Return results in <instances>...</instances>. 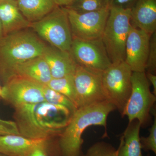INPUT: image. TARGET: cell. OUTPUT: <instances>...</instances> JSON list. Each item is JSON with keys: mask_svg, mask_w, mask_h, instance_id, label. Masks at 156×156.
I'll return each instance as SVG.
<instances>
[{"mask_svg": "<svg viewBox=\"0 0 156 156\" xmlns=\"http://www.w3.org/2000/svg\"><path fill=\"white\" fill-rule=\"evenodd\" d=\"M2 88L0 87V98L1 97V95H2Z\"/></svg>", "mask_w": 156, "mask_h": 156, "instance_id": "32", "label": "cell"}, {"mask_svg": "<svg viewBox=\"0 0 156 156\" xmlns=\"http://www.w3.org/2000/svg\"><path fill=\"white\" fill-rule=\"evenodd\" d=\"M149 82L153 87V94L156 95V75L151 73L145 72Z\"/></svg>", "mask_w": 156, "mask_h": 156, "instance_id": "29", "label": "cell"}, {"mask_svg": "<svg viewBox=\"0 0 156 156\" xmlns=\"http://www.w3.org/2000/svg\"><path fill=\"white\" fill-rule=\"evenodd\" d=\"M84 156H119L118 149L105 142L95 143L88 149Z\"/></svg>", "mask_w": 156, "mask_h": 156, "instance_id": "23", "label": "cell"}, {"mask_svg": "<svg viewBox=\"0 0 156 156\" xmlns=\"http://www.w3.org/2000/svg\"><path fill=\"white\" fill-rule=\"evenodd\" d=\"M131 27V9H110L101 39L112 64L125 61L126 41Z\"/></svg>", "mask_w": 156, "mask_h": 156, "instance_id": "4", "label": "cell"}, {"mask_svg": "<svg viewBox=\"0 0 156 156\" xmlns=\"http://www.w3.org/2000/svg\"><path fill=\"white\" fill-rule=\"evenodd\" d=\"M103 71L77 64L73 75L77 108L106 101L102 87Z\"/></svg>", "mask_w": 156, "mask_h": 156, "instance_id": "8", "label": "cell"}, {"mask_svg": "<svg viewBox=\"0 0 156 156\" xmlns=\"http://www.w3.org/2000/svg\"><path fill=\"white\" fill-rule=\"evenodd\" d=\"M57 6L60 7H66L69 5L74 0H54Z\"/></svg>", "mask_w": 156, "mask_h": 156, "instance_id": "30", "label": "cell"}, {"mask_svg": "<svg viewBox=\"0 0 156 156\" xmlns=\"http://www.w3.org/2000/svg\"><path fill=\"white\" fill-rule=\"evenodd\" d=\"M151 113L153 115L154 120L151 127L150 128L149 135L147 137H140L141 148L145 151H151L156 154V112L155 108H152Z\"/></svg>", "mask_w": 156, "mask_h": 156, "instance_id": "24", "label": "cell"}, {"mask_svg": "<svg viewBox=\"0 0 156 156\" xmlns=\"http://www.w3.org/2000/svg\"><path fill=\"white\" fill-rule=\"evenodd\" d=\"M64 7L78 13L94 12L109 9L110 0H74Z\"/></svg>", "mask_w": 156, "mask_h": 156, "instance_id": "21", "label": "cell"}, {"mask_svg": "<svg viewBox=\"0 0 156 156\" xmlns=\"http://www.w3.org/2000/svg\"><path fill=\"white\" fill-rule=\"evenodd\" d=\"M132 71L125 61L112 64L103 71L102 87L106 100L122 115L131 91Z\"/></svg>", "mask_w": 156, "mask_h": 156, "instance_id": "7", "label": "cell"}, {"mask_svg": "<svg viewBox=\"0 0 156 156\" xmlns=\"http://www.w3.org/2000/svg\"><path fill=\"white\" fill-rule=\"evenodd\" d=\"M115 110V107L107 100L78 108L58 137L61 156H82V135L90 126H103L106 131L105 136H107V118Z\"/></svg>", "mask_w": 156, "mask_h": 156, "instance_id": "2", "label": "cell"}, {"mask_svg": "<svg viewBox=\"0 0 156 156\" xmlns=\"http://www.w3.org/2000/svg\"><path fill=\"white\" fill-rule=\"evenodd\" d=\"M46 47L35 34L23 30L3 37L0 41V78L4 84L15 76L18 66L42 56Z\"/></svg>", "mask_w": 156, "mask_h": 156, "instance_id": "3", "label": "cell"}, {"mask_svg": "<svg viewBox=\"0 0 156 156\" xmlns=\"http://www.w3.org/2000/svg\"><path fill=\"white\" fill-rule=\"evenodd\" d=\"M64 8L68 17L73 38L84 41L101 38L110 8L80 13Z\"/></svg>", "mask_w": 156, "mask_h": 156, "instance_id": "9", "label": "cell"}, {"mask_svg": "<svg viewBox=\"0 0 156 156\" xmlns=\"http://www.w3.org/2000/svg\"><path fill=\"white\" fill-rule=\"evenodd\" d=\"M43 92L45 101L48 103L66 107L73 113L78 108L66 96L50 89L47 85L43 86Z\"/></svg>", "mask_w": 156, "mask_h": 156, "instance_id": "22", "label": "cell"}, {"mask_svg": "<svg viewBox=\"0 0 156 156\" xmlns=\"http://www.w3.org/2000/svg\"><path fill=\"white\" fill-rule=\"evenodd\" d=\"M146 156H151V155H150V154H148Z\"/></svg>", "mask_w": 156, "mask_h": 156, "instance_id": "34", "label": "cell"}, {"mask_svg": "<svg viewBox=\"0 0 156 156\" xmlns=\"http://www.w3.org/2000/svg\"><path fill=\"white\" fill-rule=\"evenodd\" d=\"M133 27L152 35L156 31V0H137L131 9Z\"/></svg>", "mask_w": 156, "mask_h": 156, "instance_id": "14", "label": "cell"}, {"mask_svg": "<svg viewBox=\"0 0 156 156\" xmlns=\"http://www.w3.org/2000/svg\"><path fill=\"white\" fill-rule=\"evenodd\" d=\"M0 20L4 36L30 27L31 24L20 11L16 0H0Z\"/></svg>", "mask_w": 156, "mask_h": 156, "instance_id": "15", "label": "cell"}, {"mask_svg": "<svg viewBox=\"0 0 156 156\" xmlns=\"http://www.w3.org/2000/svg\"><path fill=\"white\" fill-rule=\"evenodd\" d=\"M151 35L132 27L126 46L125 62L132 72H145Z\"/></svg>", "mask_w": 156, "mask_h": 156, "instance_id": "12", "label": "cell"}, {"mask_svg": "<svg viewBox=\"0 0 156 156\" xmlns=\"http://www.w3.org/2000/svg\"><path fill=\"white\" fill-rule=\"evenodd\" d=\"M0 156H7L5 155L2 154L0 153Z\"/></svg>", "mask_w": 156, "mask_h": 156, "instance_id": "33", "label": "cell"}, {"mask_svg": "<svg viewBox=\"0 0 156 156\" xmlns=\"http://www.w3.org/2000/svg\"><path fill=\"white\" fill-rule=\"evenodd\" d=\"M15 76L27 78L43 85H47L52 79L50 68L42 55L18 66Z\"/></svg>", "mask_w": 156, "mask_h": 156, "instance_id": "16", "label": "cell"}, {"mask_svg": "<svg viewBox=\"0 0 156 156\" xmlns=\"http://www.w3.org/2000/svg\"><path fill=\"white\" fill-rule=\"evenodd\" d=\"M43 86L27 78L15 76L4 84L1 97L14 108L45 101Z\"/></svg>", "mask_w": 156, "mask_h": 156, "instance_id": "10", "label": "cell"}, {"mask_svg": "<svg viewBox=\"0 0 156 156\" xmlns=\"http://www.w3.org/2000/svg\"><path fill=\"white\" fill-rule=\"evenodd\" d=\"M45 139H33L17 134L0 135V153L7 156H26Z\"/></svg>", "mask_w": 156, "mask_h": 156, "instance_id": "17", "label": "cell"}, {"mask_svg": "<svg viewBox=\"0 0 156 156\" xmlns=\"http://www.w3.org/2000/svg\"><path fill=\"white\" fill-rule=\"evenodd\" d=\"M141 127V124L137 121L129 123L120 139L118 149L119 156H144L140 136Z\"/></svg>", "mask_w": 156, "mask_h": 156, "instance_id": "18", "label": "cell"}, {"mask_svg": "<svg viewBox=\"0 0 156 156\" xmlns=\"http://www.w3.org/2000/svg\"><path fill=\"white\" fill-rule=\"evenodd\" d=\"M8 134H20L17 124L15 122L0 119V135Z\"/></svg>", "mask_w": 156, "mask_h": 156, "instance_id": "26", "label": "cell"}, {"mask_svg": "<svg viewBox=\"0 0 156 156\" xmlns=\"http://www.w3.org/2000/svg\"><path fill=\"white\" fill-rule=\"evenodd\" d=\"M30 27L52 47L70 52L73 36L64 7L56 6L44 18L31 23Z\"/></svg>", "mask_w": 156, "mask_h": 156, "instance_id": "5", "label": "cell"}, {"mask_svg": "<svg viewBox=\"0 0 156 156\" xmlns=\"http://www.w3.org/2000/svg\"><path fill=\"white\" fill-rule=\"evenodd\" d=\"M23 17L31 23L40 20L57 6L54 0H16Z\"/></svg>", "mask_w": 156, "mask_h": 156, "instance_id": "19", "label": "cell"}, {"mask_svg": "<svg viewBox=\"0 0 156 156\" xmlns=\"http://www.w3.org/2000/svg\"><path fill=\"white\" fill-rule=\"evenodd\" d=\"M131 82V94L122 115L128 117L129 123L137 120L144 126L154 106L156 95L151 92L145 72H132Z\"/></svg>", "mask_w": 156, "mask_h": 156, "instance_id": "6", "label": "cell"}, {"mask_svg": "<svg viewBox=\"0 0 156 156\" xmlns=\"http://www.w3.org/2000/svg\"><path fill=\"white\" fill-rule=\"evenodd\" d=\"M14 108L20 135L33 139L59 136L73 114L66 107L46 101Z\"/></svg>", "mask_w": 156, "mask_h": 156, "instance_id": "1", "label": "cell"}, {"mask_svg": "<svg viewBox=\"0 0 156 156\" xmlns=\"http://www.w3.org/2000/svg\"><path fill=\"white\" fill-rule=\"evenodd\" d=\"M42 56L48 63L52 78L74 74L77 64L70 52L47 46Z\"/></svg>", "mask_w": 156, "mask_h": 156, "instance_id": "13", "label": "cell"}, {"mask_svg": "<svg viewBox=\"0 0 156 156\" xmlns=\"http://www.w3.org/2000/svg\"><path fill=\"white\" fill-rule=\"evenodd\" d=\"M73 75L59 78H52L47 86L50 89L66 96L77 107L76 92Z\"/></svg>", "mask_w": 156, "mask_h": 156, "instance_id": "20", "label": "cell"}, {"mask_svg": "<svg viewBox=\"0 0 156 156\" xmlns=\"http://www.w3.org/2000/svg\"><path fill=\"white\" fill-rule=\"evenodd\" d=\"M145 72L156 74V31L151 35Z\"/></svg>", "mask_w": 156, "mask_h": 156, "instance_id": "25", "label": "cell"}, {"mask_svg": "<svg viewBox=\"0 0 156 156\" xmlns=\"http://www.w3.org/2000/svg\"><path fill=\"white\" fill-rule=\"evenodd\" d=\"M4 37V31H3V29L2 25V22L0 20V41Z\"/></svg>", "mask_w": 156, "mask_h": 156, "instance_id": "31", "label": "cell"}, {"mask_svg": "<svg viewBox=\"0 0 156 156\" xmlns=\"http://www.w3.org/2000/svg\"><path fill=\"white\" fill-rule=\"evenodd\" d=\"M137 0H110V8L131 9Z\"/></svg>", "mask_w": 156, "mask_h": 156, "instance_id": "28", "label": "cell"}, {"mask_svg": "<svg viewBox=\"0 0 156 156\" xmlns=\"http://www.w3.org/2000/svg\"><path fill=\"white\" fill-rule=\"evenodd\" d=\"M70 53L79 65L104 71L112 65L101 39L84 41L73 38Z\"/></svg>", "mask_w": 156, "mask_h": 156, "instance_id": "11", "label": "cell"}, {"mask_svg": "<svg viewBox=\"0 0 156 156\" xmlns=\"http://www.w3.org/2000/svg\"><path fill=\"white\" fill-rule=\"evenodd\" d=\"M48 139H45L35 146L26 156H48Z\"/></svg>", "mask_w": 156, "mask_h": 156, "instance_id": "27", "label": "cell"}]
</instances>
